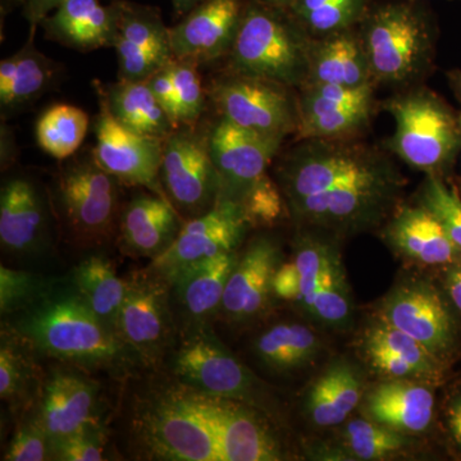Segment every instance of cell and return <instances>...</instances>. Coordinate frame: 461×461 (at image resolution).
Segmentation results:
<instances>
[{"label": "cell", "mask_w": 461, "mask_h": 461, "mask_svg": "<svg viewBox=\"0 0 461 461\" xmlns=\"http://www.w3.org/2000/svg\"><path fill=\"white\" fill-rule=\"evenodd\" d=\"M38 27H29V38L20 50L0 62L2 120L23 111L56 86L59 63L45 56L35 44Z\"/></svg>", "instance_id": "cell-28"}, {"label": "cell", "mask_w": 461, "mask_h": 461, "mask_svg": "<svg viewBox=\"0 0 461 461\" xmlns=\"http://www.w3.org/2000/svg\"><path fill=\"white\" fill-rule=\"evenodd\" d=\"M312 42L290 12L250 0L223 71L299 90L308 81Z\"/></svg>", "instance_id": "cell-5"}, {"label": "cell", "mask_w": 461, "mask_h": 461, "mask_svg": "<svg viewBox=\"0 0 461 461\" xmlns=\"http://www.w3.org/2000/svg\"><path fill=\"white\" fill-rule=\"evenodd\" d=\"M302 290L300 273L293 259L282 262L273 278V295L284 302L296 304Z\"/></svg>", "instance_id": "cell-47"}, {"label": "cell", "mask_w": 461, "mask_h": 461, "mask_svg": "<svg viewBox=\"0 0 461 461\" xmlns=\"http://www.w3.org/2000/svg\"><path fill=\"white\" fill-rule=\"evenodd\" d=\"M444 420L448 438L461 455V386L455 388L446 400Z\"/></svg>", "instance_id": "cell-48"}, {"label": "cell", "mask_w": 461, "mask_h": 461, "mask_svg": "<svg viewBox=\"0 0 461 461\" xmlns=\"http://www.w3.org/2000/svg\"><path fill=\"white\" fill-rule=\"evenodd\" d=\"M417 203L435 214L454 244L461 250V195L445 178L427 176L417 195Z\"/></svg>", "instance_id": "cell-42"}, {"label": "cell", "mask_w": 461, "mask_h": 461, "mask_svg": "<svg viewBox=\"0 0 461 461\" xmlns=\"http://www.w3.org/2000/svg\"><path fill=\"white\" fill-rule=\"evenodd\" d=\"M257 2L262 3V5H269V7L290 11L297 0H257Z\"/></svg>", "instance_id": "cell-55"}, {"label": "cell", "mask_w": 461, "mask_h": 461, "mask_svg": "<svg viewBox=\"0 0 461 461\" xmlns=\"http://www.w3.org/2000/svg\"><path fill=\"white\" fill-rule=\"evenodd\" d=\"M364 360L382 378H405L438 386L447 364L417 339L375 315L360 339Z\"/></svg>", "instance_id": "cell-20"}, {"label": "cell", "mask_w": 461, "mask_h": 461, "mask_svg": "<svg viewBox=\"0 0 461 461\" xmlns=\"http://www.w3.org/2000/svg\"><path fill=\"white\" fill-rule=\"evenodd\" d=\"M435 387L415 379L382 378L366 388L360 412L406 435H426L435 420Z\"/></svg>", "instance_id": "cell-22"}, {"label": "cell", "mask_w": 461, "mask_h": 461, "mask_svg": "<svg viewBox=\"0 0 461 461\" xmlns=\"http://www.w3.org/2000/svg\"><path fill=\"white\" fill-rule=\"evenodd\" d=\"M72 287L98 320L118 336L127 281L117 275L111 260L100 256L86 258L76 267Z\"/></svg>", "instance_id": "cell-33"}, {"label": "cell", "mask_w": 461, "mask_h": 461, "mask_svg": "<svg viewBox=\"0 0 461 461\" xmlns=\"http://www.w3.org/2000/svg\"><path fill=\"white\" fill-rule=\"evenodd\" d=\"M98 103L94 122L95 147L91 150L99 165L123 186L144 187L168 200L159 178L163 140L126 129L102 96L98 95Z\"/></svg>", "instance_id": "cell-13"}, {"label": "cell", "mask_w": 461, "mask_h": 461, "mask_svg": "<svg viewBox=\"0 0 461 461\" xmlns=\"http://www.w3.org/2000/svg\"><path fill=\"white\" fill-rule=\"evenodd\" d=\"M375 108L344 109L300 120L296 140L327 139L346 140L360 139L371 127Z\"/></svg>", "instance_id": "cell-39"}, {"label": "cell", "mask_w": 461, "mask_h": 461, "mask_svg": "<svg viewBox=\"0 0 461 461\" xmlns=\"http://www.w3.org/2000/svg\"><path fill=\"white\" fill-rule=\"evenodd\" d=\"M457 120H459V126H460V129H461V112L459 114H457Z\"/></svg>", "instance_id": "cell-56"}, {"label": "cell", "mask_w": 461, "mask_h": 461, "mask_svg": "<svg viewBox=\"0 0 461 461\" xmlns=\"http://www.w3.org/2000/svg\"><path fill=\"white\" fill-rule=\"evenodd\" d=\"M373 0H297L290 14L312 39L357 27Z\"/></svg>", "instance_id": "cell-36"}, {"label": "cell", "mask_w": 461, "mask_h": 461, "mask_svg": "<svg viewBox=\"0 0 461 461\" xmlns=\"http://www.w3.org/2000/svg\"><path fill=\"white\" fill-rule=\"evenodd\" d=\"M203 0H172L173 9L178 17L189 14L191 9L195 8Z\"/></svg>", "instance_id": "cell-52"}, {"label": "cell", "mask_w": 461, "mask_h": 461, "mask_svg": "<svg viewBox=\"0 0 461 461\" xmlns=\"http://www.w3.org/2000/svg\"><path fill=\"white\" fill-rule=\"evenodd\" d=\"M375 315L450 362L460 344V320L439 285L423 276L397 281Z\"/></svg>", "instance_id": "cell-10"}, {"label": "cell", "mask_w": 461, "mask_h": 461, "mask_svg": "<svg viewBox=\"0 0 461 461\" xmlns=\"http://www.w3.org/2000/svg\"><path fill=\"white\" fill-rule=\"evenodd\" d=\"M184 222L169 200L151 191L138 194L120 215L121 244L130 256L157 259L177 239Z\"/></svg>", "instance_id": "cell-27"}, {"label": "cell", "mask_w": 461, "mask_h": 461, "mask_svg": "<svg viewBox=\"0 0 461 461\" xmlns=\"http://www.w3.org/2000/svg\"><path fill=\"white\" fill-rule=\"evenodd\" d=\"M366 388L362 368L348 357H336L306 388V420L317 429L342 426L359 408Z\"/></svg>", "instance_id": "cell-25"}, {"label": "cell", "mask_w": 461, "mask_h": 461, "mask_svg": "<svg viewBox=\"0 0 461 461\" xmlns=\"http://www.w3.org/2000/svg\"><path fill=\"white\" fill-rule=\"evenodd\" d=\"M323 342L311 326L299 321H281L263 330L254 344V351L273 372L300 371L317 359Z\"/></svg>", "instance_id": "cell-32"}, {"label": "cell", "mask_w": 461, "mask_h": 461, "mask_svg": "<svg viewBox=\"0 0 461 461\" xmlns=\"http://www.w3.org/2000/svg\"><path fill=\"white\" fill-rule=\"evenodd\" d=\"M439 286L461 321V260L439 272Z\"/></svg>", "instance_id": "cell-49"}, {"label": "cell", "mask_w": 461, "mask_h": 461, "mask_svg": "<svg viewBox=\"0 0 461 461\" xmlns=\"http://www.w3.org/2000/svg\"><path fill=\"white\" fill-rule=\"evenodd\" d=\"M381 230L387 247L403 262L418 268L441 272L461 260V250L445 227L418 203H402Z\"/></svg>", "instance_id": "cell-21"}, {"label": "cell", "mask_w": 461, "mask_h": 461, "mask_svg": "<svg viewBox=\"0 0 461 461\" xmlns=\"http://www.w3.org/2000/svg\"><path fill=\"white\" fill-rule=\"evenodd\" d=\"M382 105L396 126L384 148L411 168L447 180L461 151L459 120L448 103L420 85Z\"/></svg>", "instance_id": "cell-6"}, {"label": "cell", "mask_w": 461, "mask_h": 461, "mask_svg": "<svg viewBox=\"0 0 461 461\" xmlns=\"http://www.w3.org/2000/svg\"><path fill=\"white\" fill-rule=\"evenodd\" d=\"M93 86L96 95L104 99L115 120L126 129L159 140H165L175 130L148 81L117 80L102 84L95 80Z\"/></svg>", "instance_id": "cell-31"}, {"label": "cell", "mask_w": 461, "mask_h": 461, "mask_svg": "<svg viewBox=\"0 0 461 461\" xmlns=\"http://www.w3.org/2000/svg\"><path fill=\"white\" fill-rule=\"evenodd\" d=\"M118 185L91 149L63 160L56 177L57 208L77 244L99 245L112 238L120 211Z\"/></svg>", "instance_id": "cell-8"}, {"label": "cell", "mask_w": 461, "mask_h": 461, "mask_svg": "<svg viewBox=\"0 0 461 461\" xmlns=\"http://www.w3.org/2000/svg\"><path fill=\"white\" fill-rule=\"evenodd\" d=\"M172 60V59H171ZM171 60L158 69L156 74L148 78L149 86L153 90L158 102L165 108L169 120L176 129V118H177V102H176L175 85H173Z\"/></svg>", "instance_id": "cell-46"}, {"label": "cell", "mask_w": 461, "mask_h": 461, "mask_svg": "<svg viewBox=\"0 0 461 461\" xmlns=\"http://www.w3.org/2000/svg\"><path fill=\"white\" fill-rule=\"evenodd\" d=\"M17 332L42 353L85 368H120L135 357L74 288L51 290L27 308Z\"/></svg>", "instance_id": "cell-4"}, {"label": "cell", "mask_w": 461, "mask_h": 461, "mask_svg": "<svg viewBox=\"0 0 461 461\" xmlns=\"http://www.w3.org/2000/svg\"><path fill=\"white\" fill-rule=\"evenodd\" d=\"M375 84L359 87L339 85H305L299 93L300 120L344 109L377 107Z\"/></svg>", "instance_id": "cell-38"}, {"label": "cell", "mask_w": 461, "mask_h": 461, "mask_svg": "<svg viewBox=\"0 0 461 461\" xmlns=\"http://www.w3.org/2000/svg\"><path fill=\"white\" fill-rule=\"evenodd\" d=\"M284 140L262 135L220 117L209 126V149L221 178V198L240 203L266 175Z\"/></svg>", "instance_id": "cell-14"}, {"label": "cell", "mask_w": 461, "mask_h": 461, "mask_svg": "<svg viewBox=\"0 0 461 461\" xmlns=\"http://www.w3.org/2000/svg\"><path fill=\"white\" fill-rule=\"evenodd\" d=\"M275 180L297 226L339 239L382 229L408 184L386 151L360 139L296 140L278 154Z\"/></svg>", "instance_id": "cell-1"}, {"label": "cell", "mask_w": 461, "mask_h": 461, "mask_svg": "<svg viewBox=\"0 0 461 461\" xmlns=\"http://www.w3.org/2000/svg\"><path fill=\"white\" fill-rule=\"evenodd\" d=\"M339 239L324 230L300 227L291 259L302 282L297 309L323 329L346 330L353 324L355 306Z\"/></svg>", "instance_id": "cell-7"}, {"label": "cell", "mask_w": 461, "mask_h": 461, "mask_svg": "<svg viewBox=\"0 0 461 461\" xmlns=\"http://www.w3.org/2000/svg\"><path fill=\"white\" fill-rule=\"evenodd\" d=\"M160 184L181 217H199L221 198V178L209 149V126H182L163 140Z\"/></svg>", "instance_id": "cell-11"}, {"label": "cell", "mask_w": 461, "mask_h": 461, "mask_svg": "<svg viewBox=\"0 0 461 461\" xmlns=\"http://www.w3.org/2000/svg\"><path fill=\"white\" fill-rule=\"evenodd\" d=\"M18 336L16 341V338L3 332L0 345V397L14 408L29 402L36 388V366L26 345H23V336Z\"/></svg>", "instance_id": "cell-37"}, {"label": "cell", "mask_w": 461, "mask_h": 461, "mask_svg": "<svg viewBox=\"0 0 461 461\" xmlns=\"http://www.w3.org/2000/svg\"><path fill=\"white\" fill-rule=\"evenodd\" d=\"M50 230L47 203L35 182L14 176L0 193V242L14 254L35 253L45 244Z\"/></svg>", "instance_id": "cell-24"}, {"label": "cell", "mask_w": 461, "mask_h": 461, "mask_svg": "<svg viewBox=\"0 0 461 461\" xmlns=\"http://www.w3.org/2000/svg\"><path fill=\"white\" fill-rule=\"evenodd\" d=\"M98 388L77 373L57 369L42 384L36 420L51 441L100 426Z\"/></svg>", "instance_id": "cell-23"}, {"label": "cell", "mask_w": 461, "mask_h": 461, "mask_svg": "<svg viewBox=\"0 0 461 461\" xmlns=\"http://www.w3.org/2000/svg\"><path fill=\"white\" fill-rule=\"evenodd\" d=\"M45 39L68 50L90 51L113 48L117 32V12L113 2L62 0L41 21Z\"/></svg>", "instance_id": "cell-26"}, {"label": "cell", "mask_w": 461, "mask_h": 461, "mask_svg": "<svg viewBox=\"0 0 461 461\" xmlns=\"http://www.w3.org/2000/svg\"><path fill=\"white\" fill-rule=\"evenodd\" d=\"M339 432V447L348 460L395 459L417 446V437L406 435L366 417L348 418Z\"/></svg>", "instance_id": "cell-34"}, {"label": "cell", "mask_w": 461, "mask_h": 461, "mask_svg": "<svg viewBox=\"0 0 461 461\" xmlns=\"http://www.w3.org/2000/svg\"><path fill=\"white\" fill-rule=\"evenodd\" d=\"M126 281L118 336L136 359L145 364L159 362L172 335L171 285L150 267Z\"/></svg>", "instance_id": "cell-12"}, {"label": "cell", "mask_w": 461, "mask_h": 461, "mask_svg": "<svg viewBox=\"0 0 461 461\" xmlns=\"http://www.w3.org/2000/svg\"><path fill=\"white\" fill-rule=\"evenodd\" d=\"M447 77L448 86L453 90L456 99L461 102V71L460 69H454V71L447 72L446 74Z\"/></svg>", "instance_id": "cell-53"}, {"label": "cell", "mask_w": 461, "mask_h": 461, "mask_svg": "<svg viewBox=\"0 0 461 461\" xmlns=\"http://www.w3.org/2000/svg\"><path fill=\"white\" fill-rule=\"evenodd\" d=\"M198 63L173 58L171 60L173 85H175L177 118L176 129L196 126L202 122L206 109L208 91L203 84Z\"/></svg>", "instance_id": "cell-40"}, {"label": "cell", "mask_w": 461, "mask_h": 461, "mask_svg": "<svg viewBox=\"0 0 461 461\" xmlns=\"http://www.w3.org/2000/svg\"><path fill=\"white\" fill-rule=\"evenodd\" d=\"M250 0H203L169 27L173 57L199 66L229 57Z\"/></svg>", "instance_id": "cell-18"}, {"label": "cell", "mask_w": 461, "mask_h": 461, "mask_svg": "<svg viewBox=\"0 0 461 461\" xmlns=\"http://www.w3.org/2000/svg\"><path fill=\"white\" fill-rule=\"evenodd\" d=\"M50 282L41 276L0 267V311L2 314L16 313L38 303L50 293Z\"/></svg>", "instance_id": "cell-43"}, {"label": "cell", "mask_w": 461, "mask_h": 461, "mask_svg": "<svg viewBox=\"0 0 461 461\" xmlns=\"http://www.w3.org/2000/svg\"><path fill=\"white\" fill-rule=\"evenodd\" d=\"M102 426L87 427L51 441V459L100 461L105 459V437Z\"/></svg>", "instance_id": "cell-44"}, {"label": "cell", "mask_w": 461, "mask_h": 461, "mask_svg": "<svg viewBox=\"0 0 461 461\" xmlns=\"http://www.w3.org/2000/svg\"><path fill=\"white\" fill-rule=\"evenodd\" d=\"M250 229L240 203L220 199L211 211L185 221L177 239L165 254L151 260L150 268L167 278L190 264L233 253Z\"/></svg>", "instance_id": "cell-16"}, {"label": "cell", "mask_w": 461, "mask_h": 461, "mask_svg": "<svg viewBox=\"0 0 461 461\" xmlns=\"http://www.w3.org/2000/svg\"><path fill=\"white\" fill-rule=\"evenodd\" d=\"M240 205L251 229H269L288 215L286 200L280 185L268 173L254 182L240 200Z\"/></svg>", "instance_id": "cell-41"}, {"label": "cell", "mask_w": 461, "mask_h": 461, "mask_svg": "<svg viewBox=\"0 0 461 461\" xmlns=\"http://www.w3.org/2000/svg\"><path fill=\"white\" fill-rule=\"evenodd\" d=\"M27 0H0V14H2V21L5 16L14 12V9L25 5Z\"/></svg>", "instance_id": "cell-54"}, {"label": "cell", "mask_w": 461, "mask_h": 461, "mask_svg": "<svg viewBox=\"0 0 461 461\" xmlns=\"http://www.w3.org/2000/svg\"><path fill=\"white\" fill-rule=\"evenodd\" d=\"M357 29L377 86L411 89L432 74L438 30L420 0L373 2Z\"/></svg>", "instance_id": "cell-3"}, {"label": "cell", "mask_w": 461, "mask_h": 461, "mask_svg": "<svg viewBox=\"0 0 461 461\" xmlns=\"http://www.w3.org/2000/svg\"><path fill=\"white\" fill-rule=\"evenodd\" d=\"M460 189H461V181H460Z\"/></svg>", "instance_id": "cell-57"}, {"label": "cell", "mask_w": 461, "mask_h": 461, "mask_svg": "<svg viewBox=\"0 0 461 461\" xmlns=\"http://www.w3.org/2000/svg\"><path fill=\"white\" fill-rule=\"evenodd\" d=\"M117 12L114 50L121 81H147L173 59L162 11L132 0H112Z\"/></svg>", "instance_id": "cell-15"}, {"label": "cell", "mask_w": 461, "mask_h": 461, "mask_svg": "<svg viewBox=\"0 0 461 461\" xmlns=\"http://www.w3.org/2000/svg\"><path fill=\"white\" fill-rule=\"evenodd\" d=\"M206 91L218 115L251 131L285 140L299 130V93L294 87L222 71Z\"/></svg>", "instance_id": "cell-9"}, {"label": "cell", "mask_w": 461, "mask_h": 461, "mask_svg": "<svg viewBox=\"0 0 461 461\" xmlns=\"http://www.w3.org/2000/svg\"><path fill=\"white\" fill-rule=\"evenodd\" d=\"M0 147H2L0 148V163H2V171H5L16 162L17 142L11 127L5 122L0 129Z\"/></svg>", "instance_id": "cell-51"}, {"label": "cell", "mask_w": 461, "mask_h": 461, "mask_svg": "<svg viewBox=\"0 0 461 461\" xmlns=\"http://www.w3.org/2000/svg\"><path fill=\"white\" fill-rule=\"evenodd\" d=\"M182 384L208 395L251 403L257 381L247 366L213 336L198 332L184 342L173 362Z\"/></svg>", "instance_id": "cell-17"}, {"label": "cell", "mask_w": 461, "mask_h": 461, "mask_svg": "<svg viewBox=\"0 0 461 461\" xmlns=\"http://www.w3.org/2000/svg\"><path fill=\"white\" fill-rule=\"evenodd\" d=\"M284 262L280 242L259 235L247 245L227 282L220 312L230 323H247L266 312L273 295V278Z\"/></svg>", "instance_id": "cell-19"}, {"label": "cell", "mask_w": 461, "mask_h": 461, "mask_svg": "<svg viewBox=\"0 0 461 461\" xmlns=\"http://www.w3.org/2000/svg\"><path fill=\"white\" fill-rule=\"evenodd\" d=\"M239 253H223L184 267L167 277L178 304L194 320L218 313Z\"/></svg>", "instance_id": "cell-30"}, {"label": "cell", "mask_w": 461, "mask_h": 461, "mask_svg": "<svg viewBox=\"0 0 461 461\" xmlns=\"http://www.w3.org/2000/svg\"><path fill=\"white\" fill-rule=\"evenodd\" d=\"M366 84L375 83L357 27L313 39L305 85L359 87Z\"/></svg>", "instance_id": "cell-29"}, {"label": "cell", "mask_w": 461, "mask_h": 461, "mask_svg": "<svg viewBox=\"0 0 461 461\" xmlns=\"http://www.w3.org/2000/svg\"><path fill=\"white\" fill-rule=\"evenodd\" d=\"M62 0H27L23 8V17L30 26H41V21L57 7Z\"/></svg>", "instance_id": "cell-50"}, {"label": "cell", "mask_w": 461, "mask_h": 461, "mask_svg": "<svg viewBox=\"0 0 461 461\" xmlns=\"http://www.w3.org/2000/svg\"><path fill=\"white\" fill-rule=\"evenodd\" d=\"M51 459V439L36 420H27L18 427L3 460L42 461Z\"/></svg>", "instance_id": "cell-45"}, {"label": "cell", "mask_w": 461, "mask_h": 461, "mask_svg": "<svg viewBox=\"0 0 461 461\" xmlns=\"http://www.w3.org/2000/svg\"><path fill=\"white\" fill-rule=\"evenodd\" d=\"M230 399L178 384L141 409L136 429L149 456L175 461H227L224 451Z\"/></svg>", "instance_id": "cell-2"}, {"label": "cell", "mask_w": 461, "mask_h": 461, "mask_svg": "<svg viewBox=\"0 0 461 461\" xmlns=\"http://www.w3.org/2000/svg\"><path fill=\"white\" fill-rule=\"evenodd\" d=\"M89 115L72 104H54L42 112L35 124L39 148L54 159L74 157L86 138Z\"/></svg>", "instance_id": "cell-35"}]
</instances>
